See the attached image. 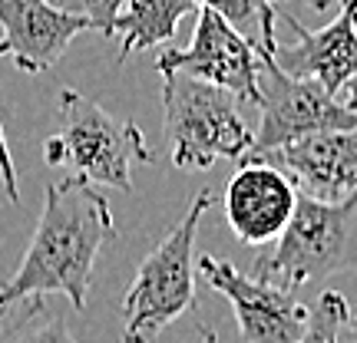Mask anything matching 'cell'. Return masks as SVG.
Returning a JSON list of instances; mask_svg holds the SVG:
<instances>
[{"label":"cell","mask_w":357,"mask_h":343,"mask_svg":"<svg viewBox=\"0 0 357 343\" xmlns=\"http://www.w3.org/2000/svg\"><path fill=\"white\" fill-rule=\"evenodd\" d=\"M109 238H116V225L102 191L70 175L47 185L30 248L13 278L0 284V317L13 304H30L43 294H63L83 310L96 255Z\"/></svg>","instance_id":"1"},{"label":"cell","mask_w":357,"mask_h":343,"mask_svg":"<svg viewBox=\"0 0 357 343\" xmlns=\"http://www.w3.org/2000/svg\"><path fill=\"white\" fill-rule=\"evenodd\" d=\"M47 166L70 178L116 191H132V166H153V152L136 122H119L77 89H60V129L43 142Z\"/></svg>","instance_id":"2"},{"label":"cell","mask_w":357,"mask_h":343,"mask_svg":"<svg viewBox=\"0 0 357 343\" xmlns=\"http://www.w3.org/2000/svg\"><path fill=\"white\" fill-rule=\"evenodd\" d=\"M351 267H357V198L324 205L298 195L288 228L255 257L252 278L294 294Z\"/></svg>","instance_id":"3"},{"label":"cell","mask_w":357,"mask_h":343,"mask_svg":"<svg viewBox=\"0 0 357 343\" xmlns=\"http://www.w3.org/2000/svg\"><path fill=\"white\" fill-rule=\"evenodd\" d=\"M242 99L222 86L185 73H162V122L172 162L182 172H202L222 159L242 162L252 149V129Z\"/></svg>","instance_id":"4"},{"label":"cell","mask_w":357,"mask_h":343,"mask_svg":"<svg viewBox=\"0 0 357 343\" xmlns=\"http://www.w3.org/2000/svg\"><path fill=\"white\" fill-rule=\"evenodd\" d=\"M215 195L202 189L176 228L142 257L123 301V340L153 343V337L195 307V234Z\"/></svg>","instance_id":"5"},{"label":"cell","mask_w":357,"mask_h":343,"mask_svg":"<svg viewBox=\"0 0 357 343\" xmlns=\"http://www.w3.org/2000/svg\"><path fill=\"white\" fill-rule=\"evenodd\" d=\"M258 93H261V102H258L261 119L252 132V149L242 162H258L271 149L301 139V136H311V132L357 129V115L337 96H331L314 79H298L281 73L271 56L261 60Z\"/></svg>","instance_id":"6"},{"label":"cell","mask_w":357,"mask_h":343,"mask_svg":"<svg viewBox=\"0 0 357 343\" xmlns=\"http://www.w3.org/2000/svg\"><path fill=\"white\" fill-rule=\"evenodd\" d=\"M159 73H185V77L205 79L212 86H222L235 93L238 99L258 106V53L231 30L222 17L199 7L195 13V33L185 50H162L155 56Z\"/></svg>","instance_id":"7"},{"label":"cell","mask_w":357,"mask_h":343,"mask_svg":"<svg viewBox=\"0 0 357 343\" xmlns=\"http://www.w3.org/2000/svg\"><path fill=\"white\" fill-rule=\"evenodd\" d=\"M202 278L212 284V291L229 297L235 310V324L245 343H298L307 324V307L294 301V294L281 291L275 284L255 280L242 274L231 261L202 255L199 257Z\"/></svg>","instance_id":"8"},{"label":"cell","mask_w":357,"mask_h":343,"mask_svg":"<svg viewBox=\"0 0 357 343\" xmlns=\"http://www.w3.org/2000/svg\"><path fill=\"white\" fill-rule=\"evenodd\" d=\"M258 162L284 172L298 195L311 202L341 205L357 198V129L311 132L271 149Z\"/></svg>","instance_id":"9"},{"label":"cell","mask_w":357,"mask_h":343,"mask_svg":"<svg viewBox=\"0 0 357 343\" xmlns=\"http://www.w3.org/2000/svg\"><path fill=\"white\" fill-rule=\"evenodd\" d=\"M341 13L324 30H307L298 17L278 10V17L294 30L298 43H275L271 60L281 73L298 79H314L331 96H341L347 79L357 70V0H337Z\"/></svg>","instance_id":"10"},{"label":"cell","mask_w":357,"mask_h":343,"mask_svg":"<svg viewBox=\"0 0 357 343\" xmlns=\"http://www.w3.org/2000/svg\"><path fill=\"white\" fill-rule=\"evenodd\" d=\"M298 202L291 178L268 162H242L225 185V218L242 244H275Z\"/></svg>","instance_id":"11"},{"label":"cell","mask_w":357,"mask_h":343,"mask_svg":"<svg viewBox=\"0 0 357 343\" xmlns=\"http://www.w3.org/2000/svg\"><path fill=\"white\" fill-rule=\"evenodd\" d=\"M89 24L53 0H0V56L24 73H47Z\"/></svg>","instance_id":"12"},{"label":"cell","mask_w":357,"mask_h":343,"mask_svg":"<svg viewBox=\"0 0 357 343\" xmlns=\"http://www.w3.org/2000/svg\"><path fill=\"white\" fill-rule=\"evenodd\" d=\"M192 13H199L195 0H126L113 30L119 37V60H126L136 50L172 43L178 24Z\"/></svg>","instance_id":"13"},{"label":"cell","mask_w":357,"mask_h":343,"mask_svg":"<svg viewBox=\"0 0 357 343\" xmlns=\"http://www.w3.org/2000/svg\"><path fill=\"white\" fill-rule=\"evenodd\" d=\"M199 7L212 10L238 33V37L258 53V60H268L275 50V17L278 7L271 0H195Z\"/></svg>","instance_id":"14"},{"label":"cell","mask_w":357,"mask_h":343,"mask_svg":"<svg viewBox=\"0 0 357 343\" xmlns=\"http://www.w3.org/2000/svg\"><path fill=\"white\" fill-rule=\"evenodd\" d=\"M351 317V307L337 291H324L318 297V304L307 310V324L305 333L298 343H337L341 327Z\"/></svg>","instance_id":"15"},{"label":"cell","mask_w":357,"mask_h":343,"mask_svg":"<svg viewBox=\"0 0 357 343\" xmlns=\"http://www.w3.org/2000/svg\"><path fill=\"white\" fill-rule=\"evenodd\" d=\"M56 7L77 13L89 24V30H96L102 37H113L116 30V17L123 13L126 0H60Z\"/></svg>","instance_id":"16"},{"label":"cell","mask_w":357,"mask_h":343,"mask_svg":"<svg viewBox=\"0 0 357 343\" xmlns=\"http://www.w3.org/2000/svg\"><path fill=\"white\" fill-rule=\"evenodd\" d=\"M17 343H79V340H73V333L66 330L63 320H43L40 327H33Z\"/></svg>","instance_id":"17"},{"label":"cell","mask_w":357,"mask_h":343,"mask_svg":"<svg viewBox=\"0 0 357 343\" xmlns=\"http://www.w3.org/2000/svg\"><path fill=\"white\" fill-rule=\"evenodd\" d=\"M0 182L10 202H20V189H17V168H13L10 149H7V136H3V122H0Z\"/></svg>","instance_id":"18"},{"label":"cell","mask_w":357,"mask_h":343,"mask_svg":"<svg viewBox=\"0 0 357 343\" xmlns=\"http://www.w3.org/2000/svg\"><path fill=\"white\" fill-rule=\"evenodd\" d=\"M341 102H344L347 109L357 115V70H354V77L347 79V86L341 89Z\"/></svg>","instance_id":"19"},{"label":"cell","mask_w":357,"mask_h":343,"mask_svg":"<svg viewBox=\"0 0 357 343\" xmlns=\"http://www.w3.org/2000/svg\"><path fill=\"white\" fill-rule=\"evenodd\" d=\"M199 333H202V343H215V333L208 330V327H202V330H199Z\"/></svg>","instance_id":"20"},{"label":"cell","mask_w":357,"mask_h":343,"mask_svg":"<svg viewBox=\"0 0 357 343\" xmlns=\"http://www.w3.org/2000/svg\"><path fill=\"white\" fill-rule=\"evenodd\" d=\"M311 3H314V10H328V7H331L334 0H311Z\"/></svg>","instance_id":"21"},{"label":"cell","mask_w":357,"mask_h":343,"mask_svg":"<svg viewBox=\"0 0 357 343\" xmlns=\"http://www.w3.org/2000/svg\"><path fill=\"white\" fill-rule=\"evenodd\" d=\"M347 327H351V333H354V340H357V314H351V317H347Z\"/></svg>","instance_id":"22"}]
</instances>
